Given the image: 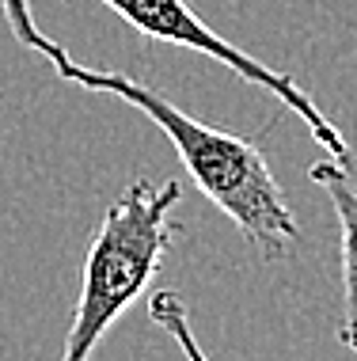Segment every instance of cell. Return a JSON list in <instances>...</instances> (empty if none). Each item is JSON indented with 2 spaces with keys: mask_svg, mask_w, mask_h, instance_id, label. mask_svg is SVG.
Returning a JSON list of instances; mask_svg holds the SVG:
<instances>
[{
  "mask_svg": "<svg viewBox=\"0 0 357 361\" xmlns=\"http://www.w3.org/2000/svg\"><path fill=\"white\" fill-rule=\"evenodd\" d=\"M0 12L8 19V31L15 35V42H23L27 50L50 61V69L84 92H103L118 95L122 103L137 106L141 114H149L152 122L168 133V141L175 145L182 168L190 171L194 187L206 194L213 206L225 213L228 221L244 232V240L258 251L266 262L285 259L289 243L301 236L296 217L289 209L282 187H277L270 164L263 160L255 141L232 137L225 130L190 118L187 111H179L171 99H163L156 87L133 80L125 73L114 69H92L69 57L61 42H54L42 27L35 23L31 0H0Z\"/></svg>",
  "mask_w": 357,
  "mask_h": 361,
  "instance_id": "obj_1",
  "label": "cell"
},
{
  "mask_svg": "<svg viewBox=\"0 0 357 361\" xmlns=\"http://www.w3.org/2000/svg\"><path fill=\"white\" fill-rule=\"evenodd\" d=\"M179 198L182 187L175 179L163 187L133 179L122 198L111 202L84 259V281L65 338V361H88L114 319L149 289L175 240L171 209L179 206Z\"/></svg>",
  "mask_w": 357,
  "mask_h": 361,
  "instance_id": "obj_2",
  "label": "cell"
},
{
  "mask_svg": "<svg viewBox=\"0 0 357 361\" xmlns=\"http://www.w3.org/2000/svg\"><path fill=\"white\" fill-rule=\"evenodd\" d=\"M107 4L114 16H122L125 23L133 27L141 38H152V42H168V46H182V50H194V54H206L213 61L228 65L236 76H244L251 87H263L270 92L277 103H285L289 111L301 118L312 137L331 152V160H339L346 171H353V149L350 141L342 137V130L334 126L320 106L312 103V95L304 92L301 84L293 80L289 73H277L263 65L258 57H251L247 50L232 46L228 38H220L213 27L201 19L187 0H99Z\"/></svg>",
  "mask_w": 357,
  "mask_h": 361,
  "instance_id": "obj_3",
  "label": "cell"
},
{
  "mask_svg": "<svg viewBox=\"0 0 357 361\" xmlns=\"http://www.w3.org/2000/svg\"><path fill=\"white\" fill-rule=\"evenodd\" d=\"M308 179L320 183L342 224V300L346 316L339 324V343L357 354V190L350 187V171L339 160H320L308 168Z\"/></svg>",
  "mask_w": 357,
  "mask_h": 361,
  "instance_id": "obj_4",
  "label": "cell"
},
{
  "mask_svg": "<svg viewBox=\"0 0 357 361\" xmlns=\"http://www.w3.org/2000/svg\"><path fill=\"white\" fill-rule=\"evenodd\" d=\"M152 319L168 327L171 335H175L179 343L187 346V354L201 357V350L194 346V338L187 335V308H182V300L175 297V293H156V297H152Z\"/></svg>",
  "mask_w": 357,
  "mask_h": 361,
  "instance_id": "obj_5",
  "label": "cell"
}]
</instances>
